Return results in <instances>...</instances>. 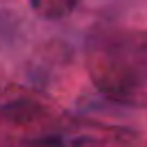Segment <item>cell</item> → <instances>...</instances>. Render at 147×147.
<instances>
[{
  "instance_id": "obj_1",
  "label": "cell",
  "mask_w": 147,
  "mask_h": 147,
  "mask_svg": "<svg viewBox=\"0 0 147 147\" xmlns=\"http://www.w3.org/2000/svg\"><path fill=\"white\" fill-rule=\"evenodd\" d=\"M87 67L93 84L115 100L147 95V30H102L89 39Z\"/></svg>"
},
{
  "instance_id": "obj_3",
  "label": "cell",
  "mask_w": 147,
  "mask_h": 147,
  "mask_svg": "<svg viewBox=\"0 0 147 147\" xmlns=\"http://www.w3.org/2000/svg\"><path fill=\"white\" fill-rule=\"evenodd\" d=\"M24 147H63L61 138H37V141L26 143Z\"/></svg>"
},
{
  "instance_id": "obj_2",
  "label": "cell",
  "mask_w": 147,
  "mask_h": 147,
  "mask_svg": "<svg viewBox=\"0 0 147 147\" xmlns=\"http://www.w3.org/2000/svg\"><path fill=\"white\" fill-rule=\"evenodd\" d=\"M39 113V106L32 104V102H15V104H9L2 115L11 121H22V119H32V117Z\"/></svg>"
}]
</instances>
